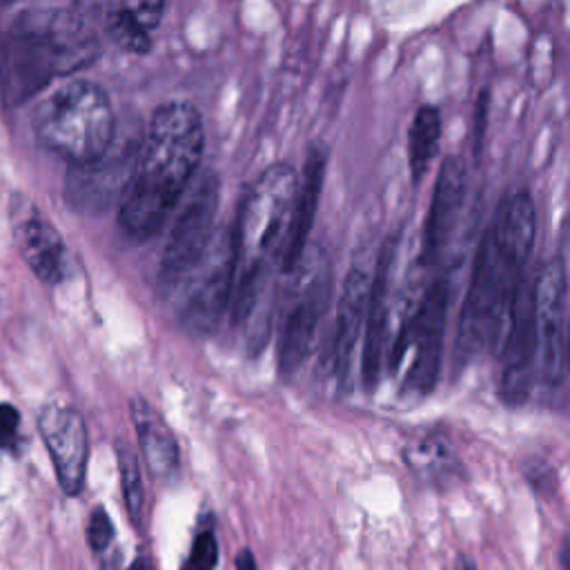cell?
I'll return each mask as SVG.
<instances>
[{
  "label": "cell",
  "mask_w": 570,
  "mask_h": 570,
  "mask_svg": "<svg viewBox=\"0 0 570 570\" xmlns=\"http://www.w3.org/2000/svg\"><path fill=\"white\" fill-rule=\"evenodd\" d=\"M396 256V236H390L379 252L376 269L372 274V292L363 327V358L361 379L367 390H374L385 363L387 332H390V303H392V274Z\"/></svg>",
  "instance_id": "15"
},
{
  "label": "cell",
  "mask_w": 570,
  "mask_h": 570,
  "mask_svg": "<svg viewBox=\"0 0 570 570\" xmlns=\"http://www.w3.org/2000/svg\"><path fill=\"white\" fill-rule=\"evenodd\" d=\"M456 570H476V568H474V563H472L470 557L459 554V559H456Z\"/></svg>",
  "instance_id": "29"
},
{
  "label": "cell",
  "mask_w": 570,
  "mask_h": 570,
  "mask_svg": "<svg viewBox=\"0 0 570 570\" xmlns=\"http://www.w3.org/2000/svg\"><path fill=\"white\" fill-rule=\"evenodd\" d=\"M218 205L220 178L216 171H205L183 203L165 240L156 272V294L160 298H174L205 256L216 234Z\"/></svg>",
  "instance_id": "8"
},
{
  "label": "cell",
  "mask_w": 570,
  "mask_h": 570,
  "mask_svg": "<svg viewBox=\"0 0 570 570\" xmlns=\"http://www.w3.org/2000/svg\"><path fill=\"white\" fill-rule=\"evenodd\" d=\"M205 149V125L196 105L169 100L154 109L118 200V225L134 240L154 238L189 187Z\"/></svg>",
  "instance_id": "2"
},
{
  "label": "cell",
  "mask_w": 570,
  "mask_h": 570,
  "mask_svg": "<svg viewBox=\"0 0 570 570\" xmlns=\"http://www.w3.org/2000/svg\"><path fill=\"white\" fill-rule=\"evenodd\" d=\"M236 243L232 225L216 229L205 256L183 283L178 294V321L191 336L212 334L232 305L236 285Z\"/></svg>",
  "instance_id": "9"
},
{
  "label": "cell",
  "mask_w": 570,
  "mask_h": 570,
  "mask_svg": "<svg viewBox=\"0 0 570 570\" xmlns=\"http://www.w3.org/2000/svg\"><path fill=\"white\" fill-rule=\"evenodd\" d=\"M236 570H258L256 568V559L252 554L249 548H243L238 554H236Z\"/></svg>",
  "instance_id": "27"
},
{
  "label": "cell",
  "mask_w": 570,
  "mask_h": 570,
  "mask_svg": "<svg viewBox=\"0 0 570 570\" xmlns=\"http://www.w3.org/2000/svg\"><path fill=\"white\" fill-rule=\"evenodd\" d=\"M450 296H452L450 276L448 274L436 276L425 287L414 312L401 327V334L392 350L390 367H399L405 361V374L401 383L403 396L423 399L432 394L439 381Z\"/></svg>",
  "instance_id": "6"
},
{
  "label": "cell",
  "mask_w": 570,
  "mask_h": 570,
  "mask_svg": "<svg viewBox=\"0 0 570 570\" xmlns=\"http://www.w3.org/2000/svg\"><path fill=\"white\" fill-rule=\"evenodd\" d=\"M98 51L82 16L69 9H24L7 24L0 45L7 91L18 100L29 98L51 78L89 65Z\"/></svg>",
  "instance_id": "3"
},
{
  "label": "cell",
  "mask_w": 570,
  "mask_h": 570,
  "mask_svg": "<svg viewBox=\"0 0 570 570\" xmlns=\"http://www.w3.org/2000/svg\"><path fill=\"white\" fill-rule=\"evenodd\" d=\"M559 561H561V570H568V539H563V541H561Z\"/></svg>",
  "instance_id": "30"
},
{
  "label": "cell",
  "mask_w": 570,
  "mask_h": 570,
  "mask_svg": "<svg viewBox=\"0 0 570 570\" xmlns=\"http://www.w3.org/2000/svg\"><path fill=\"white\" fill-rule=\"evenodd\" d=\"M16 245L33 272V276L47 285H56L67 274V247L58 229L40 214H27L16 225Z\"/></svg>",
  "instance_id": "19"
},
{
  "label": "cell",
  "mask_w": 570,
  "mask_h": 570,
  "mask_svg": "<svg viewBox=\"0 0 570 570\" xmlns=\"http://www.w3.org/2000/svg\"><path fill=\"white\" fill-rule=\"evenodd\" d=\"M20 432V414L13 405L0 403V450H13Z\"/></svg>",
  "instance_id": "26"
},
{
  "label": "cell",
  "mask_w": 570,
  "mask_h": 570,
  "mask_svg": "<svg viewBox=\"0 0 570 570\" xmlns=\"http://www.w3.org/2000/svg\"><path fill=\"white\" fill-rule=\"evenodd\" d=\"M298 174L289 163H274L261 171L245 194L232 223L236 243V278L274 276L292 216Z\"/></svg>",
  "instance_id": "5"
},
{
  "label": "cell",
  "mask_w": 570,
  "mask_h": 570,
  "mask_svg": "<svg viewBox=\"0 0 570 570\" xmlns=\"http://www.w3.org/2000/svg\"><path fill=\"white\" fill-rule=\"evenodd\" d=\"M140 140V138H138ZM138 140L127 138L125 142L109 147V151L87 167H71L67 180V200L76 209L100 212L114 200H120L138 151Z\"/></svg>",
  "instance_id": "14"
},
{
  "label": "cell",
  "mask_w": 570,
  "mask_h": 570,
  "mask_svg": "<svg viewBox=\"0 0 570 570\" xmlns=\"http://www.w3.org/2000/svg\"><path fill=\"white\" fill-rule=\"evenodd\" d=\"M325 169H327V149L323 142H314L303 163V171L298 176L296 185V196L292 205V216L281 252V265L278 272H294L301 258L305 256L307 249V238L316 218L321 191H323V180H325Z\"/></svg>",
  "instance_id": "17"
},
{
  "label": "cell",
  "mask_w": 570,
  "mask_h": 570,
  "mask_svg": "<svg viewBox=\"0 0 570 570\" xmlns=\"http://www.w3.org/2000/svg\"><path fill=\"white\" fill-rule=\"evenodd\" d=\"M499 394L508 405H523L537 381V347L532 323V276H525L514 298L503 338L499 343Z\"/></svg>",
  "instance_id": "11"
},
{
  "label": "cell",
  "mask_w": 570,
  "mask_h": 570,
  "mask_svg": "<svg viewBox=\"0 0 570 570\" xmlns=\"http://www.w3.org/2000/svg\"><path fill=\"white\" fill-rule=\"evenodd\" d=\"M370 292L372 274L358 265L350 267L341 285L332 336V374L341 394H350L354 387V356L363 338Z\"/></svg>",
  "instance_id": "13"
},
{
  "label": "cell",
  "mask_w": 570,
  "mask_h": 570,
  "mask_svg": "<svg viewBox=\"0 0 570 570\" xmlns=\"http://www.w3.org/2000/svg\"><path fill=\"white\" fill-rule=\"evenodd\" d=\"M566 314L568 274L566 261L554 256L532 276V323L537 347V379L550 387L566 374Z\"/></svg>",
  "instance_id": "10"
},
{
  "label": "cell",
  "mask_w": 570,
  "mask_h": 570,
  "mask_svg": "<svg viewBox=\"0 0 570 570\" xmlns=\"http://www.w3.org/2000/svg\"><path fill=\"white\" fill-rule=\"evenodd\" d=\"M441 111L434 105H421L407 129V167L414 183L428 174L441 142Z\"/></svg>",
  "instance_id": "22"
},
{
  "label": "cell",
  "mask_w": 570,
  "mask_h": 570,
  "mask_svg": "<svg viewBox=\"0 0 570 570\" xmlns=\"http://www.w3.org/2000/svg\"><path fill=\"white\" fill-rule=\"evenodd\" d=\"M116 459H118V474H120V490L125 499L127 514L136 528H140L142 521V508H145V488H142V474H140V459L131 450L129 443L118 441L116 445Z\"/></svg>",
  "instance_id": "23"
},
{
  "label": "cell",
  "mask_w": 570,
  "mask_h": 570,
  "mask_svg": "<svg viewBox=\"0 0 570 570\" xmlns=\"http://www.w3.org/2000/svg\"><path fill=\"white\" fill-rule=\"evenodd\" d=\"M127 570H154V566H151V561L147 557H138Z\"/></svg>",
  "instance_id": "28"
},
{
  "label": "cell",
  "mask_w": 570,
  "mask_h": 570,
  "mask_svg": "<svg viewBox=\"0 0 570 570\" xmlns=\"http://www.w3.org/2000/svg\"><path fill=\"white\" fill-rule=\"evenodd\" d=\"M114 539V523L105 508H96L87 521V543L94 552L107 550V546Z\"/></svg>",
  "instance_id": "25"
},
{
  "label": "cell",
  "mask_w": 570,
  "mask_h": 570,
  "mask_svg": "<svg viewBox=\"0 0 570 570\" xmlns=\"http://www.w3.org/2000/svg\"><path fill=\"white\" fill-rule=\"evenodd\" d=\"M407 470L423 483L434 488H448L463 474L461 461L452 450V443L441 432L423 434L403 450Z\"/></svg>",
  "instance_id": "21"
},
{
  "label": "cell",
  "mask_w": 570,
  "mask_h": 570,
  "mask_svg": "<svg viewBox=\"0 0 570 570\" xmlns=\"http://www.w3.org/2000/svg\"><path fill=\"white\" fill-rule=\"evenodd\" d=\"M129 414L147 472L156 481H174L180 470V450L169 423L165 421L160 410L140 394L129 399Z\"/></svg>",
  "instance_id": "18"
},
{
  "label": "cell",
  "mask_w": 570,
  "mask_h": 570,
  "mask_svg": "<svg viewBox=\"0 0 570 570\" xmlns=\"http://www.w3.org/2000/svg\"><path fill=\"white\" fill-rule=\"evenodd\" d=\"M289 274H296V278L287 294L276 343V367L281 379H292L312 354L318 325L332 296V265L323 252L312 256L305 254Z\"/></svg>",
  "instance_id": "7"
},
{
  "label": "cell",
  "mask_w": 570,
  "mask_h": 570,
  "mask_svg": "<svg viewBox=\"0 0 570 570\" xmlns=\"http://www.w3.org/2000/svg\"><path fill=\"white\" fill-rule=\"evenodd\" d=\"M465 191H468L465 165L459 156H448L439 167L436 183L432 189V200H430L425 225H423L421 254L425 263L439 261L443 249L448 247L465 203Z\"/></svg>",
  "instance_id": "16"
},
{
  "label": "cell",
  "mask_w": 570,
  "mask_h": 570,
  "mask_svg": "<svg viewBox=\"0 0 570 570\" xmlns=\"http://www.w3.org/2000/svg\"><path fill=\"white\" fill-rule=\"evenodd\" d=\"M218 563V541L212 528L198 530L180 570H214Z\"/></svg>",
  "instance_id": "24"
},
{
  "label": "cell",
  "mask_w": 570,
  "mask_h": 570,
  "mask_svg": "<svg viewBox=\"0 0 570 570\" xmlns=\"http://www.w3.org/2000/svg\"><path fill=\"white\" fill-rule=\"evenodd\" d=\"M163 13V2H118L105 9V27L118 47L131 53H147L151 49V31L160 24Z\"/></svg>",
  "instance_id": "20"
},
{
  "label": "cell",
  "mask_w": 570,
  "mask_h": 570,
  "mask_svg": "<svg viewBox=\"0 0 570 570\" xmlns=\"http://www.w3.org/2000/svg\"><path fill=\"white\" fill-rule=\"evenodd\" d=\"M537 234L534 203L512 191L499 205L479 243L459 314L454 363L468 365L481 350H499L514 298L525 278Z\"/></svg>",
  "instance_id": "1"
},
{
  "label": "cell",
  "mask_w": 570,
  "mask_h": 570,
  "mask_svg": "<svg viewBox=\"0 0 570 570\" xmlns=\"http://www.w3.org/2000/svg\"><path fill=\"white\" fill-rule=\"evenodd\" d=\"M38 428L62 492L78 494L89 459V436L80 412L65 403H49L40 410Z\"/></svg>",
  "instance_id": "12"
},
{
  "label": "cell",
  "mask_w": 570,
  "mask_h": 570,
  "mask_svg": "<svg viewBox=\"0 0 570 570\" xmlns=\"http://www.w3.org/2000/svg\"><path fill=\"white\" fill-rule=\"evenodd\" d=\"M33 131L42 147L71 167L94 165L109 151L116 138L111 100L91 80H67L36 107Z\"/></svg>",
  "instance_id": "4"
}]
</instances>
